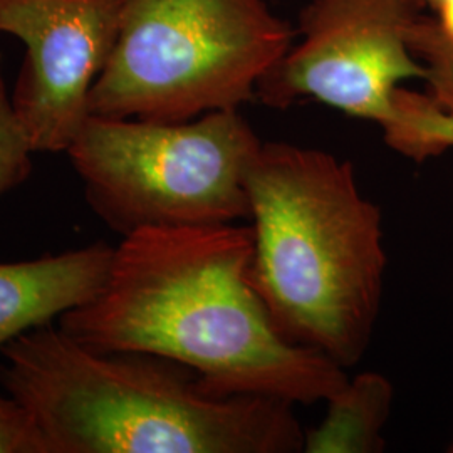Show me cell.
Wrapping results in <instances>:
<instances>
[{"instance_id": "obj_1", "label": "cell", "mask_w": 453, "mask_h": 453, "mask_svg": "<svg viewBox=\"0 0 453 453\" xmlns=\"http://www.w3.org/2000/svg\"><path fill=\"white\" fill-rule=\"evenodd\" d=\"M252 252V226L134 230L114 247L103 289L59 327L97 351L172 359L219 396L329 400L349 376L275 329L249 279Z\"/></svg>"}, {"instance_id": "obj_6", "label": "cell", "mask_w": 453, "mask_h": 453, "mask_svg": "<svg viewBox=\"0 0 453 453\" xmlns=\"http://www.w3.org/2000/svg\"><path fill=\"white\" fill-rule=\"evenodd\" d=\"M415 0H309L301 41L260 81L257 97L286 110L316 99L378 125L395 151L415 162L453 148V114L402 84L425 80L410 48Z\"/></svg>"}, {"instance_id": "obj_8", "label": "cell", "mask_w": 453, "mask_h": 453, "mask_svg": "<svg viewBox=\"0 0 453 453\" xmlns=\"http://www.w3.org/2000/svg\"><path fill=\"white\" fill-rule=\"evenodd\" d=\"M113 254L114 247L96 242L58 256L0 262V349L89 303L108 279Z\"/></svg>"}, {"instance_id": "obj_2", "label": "cell", "mask_w": 453, "mask_h": 453, "mask_svg": "<svg viewBox=\"0 0 453 453\" xmlns=\"http://www.w3.org/2000/svg\"><path fill=\"white\" fill-rule=\"evenodd\" d=\"M0 385L31 411L50 453L304 450L289 402L219 396L172 359L97 351L52 324L0 349Z\"/></svg>"}, {"instance_id": "obj_9", "label": "cell", "mask_w": 453, "mask_h": 453, "mask_svg": "<svg viewBox=\"0 0 453 453\" xmlns=\"http://www.w3.org/2000/svg\"><path fill=\"white\" fill-rule=\"evenodd\" d=\"M395 389L381 372H359L327 403L323 421L304 434L306 453H380Z\"/></svg>"}, {"instance_id": "obj_14", "label": "cell", "mask_w": 453, "mask_h": 453, "mask_svg": "<svg viewBox=\"0 0 453 453\" xmlns=\"http://www.w3.org/2000/svg\"><path fill=\"white\" fill-rule=\"evenodd\" d=\"M447 452L453 453V434L452 440H450V443H449V447H447Z\"/></svg>"}, {"instance_id": "obj_12", "label": "cell", "mask_w": 453, "mask_h": 453, "mask_svg": "<svg viewBox=\"0 0 453 453\" xmlns=\"http://www.w3.org/2000/svg\"><path fill=\"white\" fill-rule=\"evenodd\" d=\"M0 453H50L31 411L9 393H0Z\"/></svg>"}, {"instance_id": "obj_3", "label": "cell", "mask_w": 453, "mask_h": 453, "mask_svg": "<svg viewBox=\"0 0 453 453\" xmlns=\"http://www.w3.org/2000/svg\"><path fill=\"white\" fill-rule=\"evenodd\" d=\"M249 279L275 329L344 370L366 355L380 316L383 217L353 163L308 146L260 145L245 173Z\"/></svg>"}, {"instance_id": "obj_7", "label": "cell", "mask_w": 453, "mask_h": 453, "mask_svg": "<svg viewBox=\"0 0 453 453\" xmlns=\"http://www.w3.org/2000/svg\"><path fill=\"white\" fill-rule=\"evenodd\" d=\"M125 0H0V33L26 46L12 104L35 153L71 148L91 116Z\"/></svg>"}, {"instance_id": "obj_11", "label": "cell", "mask_w": 453, "mask_h": 453, "mask_svg": "<svg viewBox=\"0 0 453 453\" xmlns=\"http://www.w3.org/2000/svg\"><path fill=\"white\" fill-rule=\"evenodd\" d=\"M33 143L17 116L0 71V196L29 179Z\"/></svg>"}, {"instance_id": "obj_4", "label": "cell", "mask_w": 453, "mask_h": 453, "mask_svg": "<svg viewBox=\"0 0 453 453\" xmlns=\"http://www.w3.org/2000/svg\"><path fill=\"white\" fill-rule=\"evenodd\" d=\"M292 39L265 0H125L89 110L148 121L241 110Z\"/></svg>"}, {"instance_id": "obj_5", "label": "cell", "mask_w": 453, "mask_h": 453, "mask_svg": "<svg viewBox=\"0 0 453 453\" xmlns=\"http://www.w3.org/2000/svg\"><path fill=\"white\" fill-rule=\"evenodd\" d=\"M260 145L241 110L188 121L91 114L67 155L89 207L125 237L250 219L245 173Z\"/></svg>"}, {"instance_id": "obj_13", "label": "cell", "mask_w": 453, "mask_h": 453, "mask_svg": "<svg viewBox=\"0 0 453 453\" xmlns=\"http://www.w3.org/2000/svg\"><path fill=\"white\" fill-rule=\"evenodd\" d=\"M415 4L428 5L434 11L438 31L453 42V0H415Z\"/></svg>"}, {"instance_id": "obj_10", "label": "cell", "mask_w": 453, "mask_h": 453, "mask_svg": "<svg viewBox=\"0 0 453 453\" xmlns=\"http://www.w3.org/2000/svg\"><path fill=\"white\" fill-rule=\"evenodd\" d=\"M410 48L425 67V81L438 104L453 114V42L438 31L434 19L418 17Z\"/></svg>"}]
</instances>
